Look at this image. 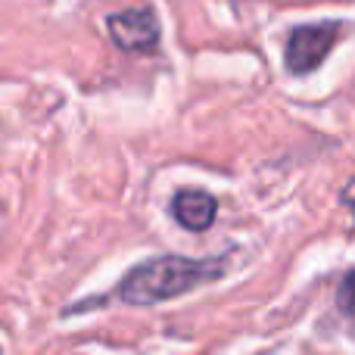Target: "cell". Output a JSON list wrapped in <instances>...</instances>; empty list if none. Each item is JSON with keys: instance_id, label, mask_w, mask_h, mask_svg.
<instances>
[{"instance_id": "7a4b0ae2", "label": "cell", "mask_w": 355, "mask_h": 355, "mask_svg": "<svg viewBox=\"0 0 355 355\" xmlns=\"http://www.w3.org/2000/svg\"><path fill=\"white\" fill-rule=\"evenodd\" d=\"M337 37H340V22L296 25L287 37V47H284V66H287V72L296 75V78L312 75L327 60Z\"/></svg>"}, {"instance_id": "3957f363", "label": "cell", "mask_w": 355, "mask_h": 355, "mask_svg": "<svg viewBox=\"0 0 355 355\" xmlns=\"http://www.w3.org/2000/svg\"><path fill=\"white\" fill-rule=\"evenodd\" d=\"M110 37L125 53H153L159 47V16L150 6H135L125 12H112L106 19Z\"/></svg>"}, {"instance_id": "277c9868", "label": "cell", "mask_w": 355, "mask_h": 355, "mask_svg": "<svg viewBox=\"0 0 355 355\" xmlns=\"http://www.w3.org/2000/svg\"><path fill=\"white\" fill-rule=\"evenodd\" d=\"M215 215H218V202H215V196L206 193V190L187 187V190H178L172 200V218L184 231H193V234L209 231Z\"/></svg>"}, {"instance_id": "5b68a950", "label": "cell", "mask_w": 355, "mask_h": 355, "mask_svg": "<svg viewBox=\"0 0 355 355\" xmlns=\"http://www.w3.org/2000/svg\"><path fill=\"white\" fill-rule=\"evenodd\" d=\"M337 309L343 315H349V318H355V268L343 277V284H340V290H337Z\"/></svg>"}, {"instance_id": "8992f818", "label": "cell", "mask_w": 355, "mask_h": 355, "mask_svg": "<svg viewBox=\"0 0 355 355\" xmlns=\"http://www.w3.org/2000/svg\"><path fill=\"white\" fill-rule=\"evenodd\" d=\"M343 202H346V209H349L352 218H355V178L343 187Z\"/></svg>"}, {"instance_id": "6da1fadb", "label": "cell", "mask_w": 355, "mask_h": 355, "mask_svg": "<svg viewBox=\"0 0 355 355\" xmlns=\"http://www.w3.org/2000/svg\"><path fill=\"white\" fill-rule=\"evenodd\" d=\"M227 265L221 259H187V256H156L135 265L116 287V300L125 306H156L175 300L202 284L225 275Z\"/></svg>"}]
</instances>
